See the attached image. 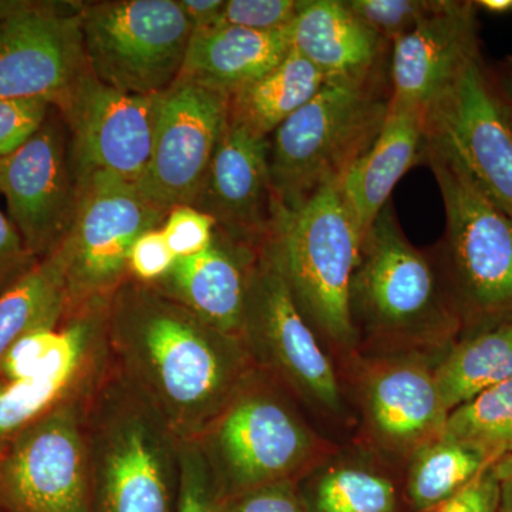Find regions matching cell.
<instances>
[{
	"mask_svg": "<svg viewBox=\"0 0 512 512\" xmlns=\"http://www.w3.org/2000/svg\"><path fill=\"white\" fill-rule=\"evenodd\" d=\"M437 0H345L356 18L386 40L406 35L424 16L429 15Z\"/></svg>",
	"mask_w": 512,
	"mask_h": 512,
	"instance_id": "4dcf8cb0",
	"label": "cell"
},
{
	"mask_svg": "<svg viewBox=\"0 0 512 512\" xmlns=\"http://www.w3.org/2000/svg\"><path fill=\"white\" fill-rule=\"evenodd\" d=\"M168 212L137 185L109 174L79 178V202L69 234L57 249L64 266L69 313L109 305L127 279L128 256L143 232L161 228Z\"/></svg>",
	"mask_w": 512,
	"mask_h": 512,
	"instance_id": "ba28073f",
	"label": "cell"
},
{
	"mask_svg": "<svg viewBox=\"0 0 512 512\" xmlns=\"http://www.w3.org/2000/svg\"><path fill=\"white\" fill-rule=\"evenodd\" d=\"M476 6L478 9L497 13V15L512 13V0H480V2H476Z\"/></svg>",
	"mask_w": 512,
	"mask_h": 512,
	"instance_id": "b9f144b4",
	"label": "cell"
},
{
	"mask_svg": "<svg viewBox=\"0 0 512 512\" xmlns=\"http://www.w3.org/2000/svg\"><path fill=\"white\" fill-rule=\"evenodd\" d=\"M158 96H137L101 83L90 69L56 104L70 138L77 180L109 174L138 185L153 153Z\"/></svg>",
	"mask_w": 512,
	"mask_h": 512,
	"instance_id": "7c38bea8",
	"label": "cell"
},
{
	"mask_svg": "<svg viewBox=\"0 0 512 512\" xmlns=\"http://www.w3.org/2000/svg\"><path fill=\"white\" fill-rule=\"evenodd\" d=\"M94 387L43 414L3 448L0 503L10 512H93L86 416Z\"/></svg>",
	"mask_w": 512,
	"mask_h": 512,
	"instance_id": "9c48e42d",
	"label": "cell"
},
{
	"mask_svg": "<svg viewBox=\"0 0 512 512\" xmlns=\"http://www.w3.org/2000/svg\"><path fill=\"white\" fill-rule=\"evenodd\" d=\"M303 0H228L214 28L228 26L254 32H282L292 25Z\"/></svg>",
	"mask_w": 512,
	"mask_h": 512,
	"instance_id": "1f68e13d",
	"label": "cell"
},
{
	"mask_svg": "<svg viewBox=\"0 0 512 512\" xmlns=\"http://www.w3.org/2000/svg\"><path fill=\"white\" fill-rule=\"evenodd\" d=\"M0 197L30 254L37 261L55 254L79 202L69 131L55 106L19 150L0 160Z\"/></svg>",
	"mask_w": 512,
	"mask_h": 512,
	"instance_id": "4fadbf2b",
	"label": "cell"
},
{
	"mask_svg": "<svg viewBox=\"0 0 512 512\" xmlns=\"http://www.w3.org/2000/svg\"><path fill=\"white\" fill-rule=\"evenodd\" d=\"M289 28L282 32L217 26L192 33L180 77L232 93L255 82L291 52Z\"/></svg>",
	"mask_w": 512,
	"mask_h": 512,
	"instance_id": "cb8c5ba5",
	"label": "cell"
},
{
	"mask_svg": "<svg viewBox=\"0 0 512 512\" xmlns=\"http://www.w3.org/2000/svg\"><path fill=\"white\" fill-rule=\"evenodd\" d=\"M424 148V114L389 104V113L375 143L346 171L339 183L340 192L363 235L386 207L400 178L413 165L423 163Z\"/></svg>",
	"mask_w": 512,
	"mask_h": 512,
	"instance_id": "603a6c76",
	"label": "cell"
},
{
	"mask_svg": "<svg viewBox=\"0 0 512 512\" xmlns=\"http://www.w3.org/2000/svg\"><path fill=\"white\" fill-rule=\"evenodd\" d=\"M177 2L191 25L192 33L214 28L225 3L224 0H177Z\"/></svg>",
	"mask_w": 512,
	"mask_h": 512,
	"instance_id": "60d3db41",
	"label": "cell"
},
{
	"mask_svg": "<svg viewBox=\"0 0 512 512\" xmlns=\"http://www.w3.org/2000/svg\"><path fill=\"white\" fill-rule=\"evenodd\" d=\"M423 163L443 197L446 284L461 325L473 330L512 319V218L453 158L427 143Z\"/></svg>",
	"mask_w": 512,
	"mask_h": 512,
	"instance_id": "5b68a950",
	"label": "cell"
},
{
	"mask_svg": "<svg viewBox=\"0 0 512 512\" xmlns=\"http://www.w3.org/2000/svg\"><path fill=\"white\" fill-rule=\"evenodd\" d=\"M106 340L116 372L181 444L200 440L248 384L244 342L136 279L111 296Z\"/></svg>",
	"mask_w": 512,
	"mask_h": 512,
	"instance_id": "6da1fadb",
	"label": "cell"
},
{
	"mask_svg": "<svg viewBox=\"0 0 512 512\" xmlns=\"http://www.w3.org/2000/svg\"><path fill=\"white\" fill-rule=\"evenodd\" d=\"M80 8L0 3V100L56 106L89 70Z\"/></svg>",
	"mask_w": 512,
	"mask_h": 512,
	"instance_id": "2e32d148",
	"label": "cell"
},
{
	"mask_svg": "<svg viewBox=\"0 0 512 512\" xmlns=\"http://www.w3.org/2000/svg\"><path fill=\"white\" fill-rule=\"evenodd\" d=\"M194 443L220 498L289 480L313 447L311 434L281 400L248 384Z\"/></svg>",
	"mask_w": 512,
	"mask_h": 512,
	"instance_id": "30bf717a",
	"label": "cell"
},
{
	"mask_svg": "<svg viewBox=\"0 0 512 512\" xmlns=\"http://www.w3.org/2000/svg\"><path fill=\"white\" fill-rule=\"evenodd\" d=\"M476 2L437 0L429 15L394 40L390 106L426 114L477 55Z\"/></svg>",
	"mask_w": 512,
	"mask_h": 512,
	"instance_id": "ac0fdd59",
	"label": "cell"
},
{
	"mask_svg": "<svg viewBox=\"0 0 512 512\" xmlns=\"http://www.w3.org/2000/svg\"><path fill=\"white\" fill-rule=\"evenodd\" d=\"M440 436L478 451L501 483L512 481V380L451 410Z\"/></svg>",
	"mask_w": 512,
	"mask_h": 512,
	"instance_id": "83f0119b",
	"label": "cell"
},
{
	"mask_svg": "<svg viewBox=\"0 0 512 512\" xmlns=\"http://www.w3.org/2000/svg\"><path fill=\"white\" fill-rule=\"evenodd\" d=\"M160 229L175 258H187L210 247L217 222L192 205H177L168 211Z\"/></svg>",
	"mask_w": 512,
	"mask_h": 512,
	"instance_id": "e575fe53",
	"label": "cell"
},
{
	"mask_svg": "<svg viewBox=\"0 0 512 512\" xmlns=\"http://www.w3.org/2000/svg\"><path fill=\"white\" fill-rule=\"evenodd\" d=\"M107 306L70 312L45 367L29 379L0 382V453L30 423L100 382L109 360Z\"/></svg>",
	"mask_w": 512,
	"mask_h": 512,
	"instance_id": "d6986e66",
	"label": "cell"
},
{
	"mask_svg": "<svg viewBox=\"0 0 512 512\" xmlns=\"http://www.w3.org/2000/svg\"><path fill=\"white\" fill-rule=\"evenodd\" d=\"M365 403L376 436L399 451H417L436 440L448 416L434 370L410 357L370 370Z\"/></svg>",
	"mask_w": 512,
	"mask_h": 512,
	"instance_id": "44dd1931",
	"label": "cell"
},
{
	"mask_svg": "<svg viewBox=\"0 0 512 512\" xmlns=\"http://www.w3.org/2000/svg\"><path fill=\"white\" fill-rule=\"evenodd\" d=\"M448 413L478 393L512 380V319L467 330L434 369Z\"/></svg>",
	"mask_w": 512,
	"mask_h": 512,
	"instance_id": "d4e9b609",
	"label": "cell"
},
{
	"mask_svg": "<svg viewBox=\"0 0 512 512\" xmlns=\"http://www.w3.org/2000/svg\"><path fill=\"white\" fill-rule=\"evenodd\" d=\"M396 494L387 478L360 468H336L320 478L311 512H393Z\"/></svg>",
	"mask_w": 512,
	"mask_h": 512,
	"instance_id": "f546056e",
	"label": "cell"
},
{
	"mask_svg": "<svg viewBox=\"0 0 512 512\" xmlns=\"http://www.w3.org/2000/svg\"><path fill=\"white\" fill-rule=\"evenodd\" d=\"M258 248L215 232L210 247L178 258L157 284L211 328L244 342L249 279ZM245 343V342H244Z\"/></svg>",
	"mask_w": 512,
	"mask_h": 512,
	"instance_id": "ffe728a7",
	"label": "cell"
},
{
	"mask_svg": "<svg viewBox=\"0 0 512 512\" xmlns=\"http://www.w3.org/2000/svg\"><path fill=\"white\" fill-rule=\"evenodd\" d=\"M93 512H173L181 443L150 404L106 369L87 406Z\"/></svg>",
	"mask_w": 512,
	"mask_h": 512,
	"instance_id": "7a4b0ae2",
	"label": "cell"
},
{
	"mask_svg": "<svg viewBox=\"0 0 512 512\" xmlns=\"http://www.w3.org/2000/svg\"><path fill=\"white\" fill-rule=\"evenodd\" d=\"M339 183L325 185L293 210L278 211L262 247L309 325L349 348L356 339L350 295L363 234Z\"/></svg>",
	"mask_w": 512,
	"mask_h": 512,
	"instance_id": "3957f363",
	"label": "cell"
},
{
	"mask_svg": "<svg viewBox=\"0 0 512 512\" xmlns=\"http://www.w3.org/2000/svg\"><path fill=\"white\" fill-rule=\"evenodd\" d=\"M218 498L220 494L200 446L181 444L180 487L175 512H215Z\"/></svg>",
	"mask_w": 512,
	"mask_h": 512,
	"instance_id": "d6a6232c",
	"label": "cell"
},
{
	"mask_svg": "<svg viewBox=\"0 0 512 512\" xmlns=\"http://www.w3.org/2000/svg\"><path fill=\"white\" fill-rule=\"evenodd\" d=\"M353 322L384 339L446 342L463 328L446 281L404 237L387 202L363 235L350 295Z\"/></svg>",
	"mask_w": 512,
	"mask_h": 512,
	"instance_id": "8992f818",
	"label": "cell"
},
{
	"mask_svg": "<svg viewBox=\"0 0 512 512\" xmlns=\"http://www.w3.org/2000/svg\"><path fill=\"white\" fill-rule=\"evenodd\" d=\"M67 313L64 266L56 251L0 293V363L26 333L56 328Z\"/></svg>",
	"mask_w": 512,
	"mask_h": 512,
	"instance_id": "4316f807",
	"label": "cell"
},
{
	"mask_svg": "<svg viewBox=\"0 0 512 512\" xmlns=\"http://www.w3.org/2000/svg\"><path fill=\"white\" fill-rule=\"evenodd\" d=\"M289 36L292 49L312 63L326 83L386 77V40L356 18L345 0H303Z\"/></svg>",
	"mask_w": 512,
	"mask_h": 512,
	"instance_id": "7402d4cb",
	"label": "cell"
},
{
	"mask_svg": "<svg viewBox=\"0 0 512 512\" xmlns=\"http://www.w3.org/2000/svg\"><path fill=\"white\" fill-rule=\"evenodd\" d=\"M426 143L512 218V106L477 55L424 114Z\"/></svg>",
	"mask_w": 512,
	"mask_h": 512,
	"instance_id": "8fae6325",
	"label": "cell"
},
{
	"mask_svg": "<svg viewBox=\"0 0 512 512\" xmlns=\"http://www.w3.org/2000/svg\"><path fill=\"white\" fill-rule=\"evenodd\" d=\"M80 20L87 66L101 83L157 96L177 82L192 36L177 0L87 3Z\"/></svg>",
	"mask_w": 512,
	"mask_h": 512,
	"instance_id": "52a82bcc",
	"label": "cell"
},
{
	"mask_svg": "<svg viewBox=\"0 0 512 512\" xmlns=\"http://www.w3.org/2000/svg\"><path fill=\"white\" fill-rule=\"evenodd\" d=\"M322 73L296 50L255 82L229 96V119L259 136L272 133L325 86Z\"/></svg>",
	"mask_w": 512,
	"mask_h": 512,
	"instance_id": "484cf974",
	"label": "cell"
},
{
	"mask_svg": "<svg viewBox=\"0 0 512 512\" xmlns=\"http://www.w3.org/2000/svg\"><path fill=\"white\" fill-rule=\"evenodd\" d=\"M508 94H510V97L512 99V77L510 83H508Z\"/></svg>",
	"mask_w": 512,
	"mask_h": 512,
	"instance_id": "ee69618b",
	"label": "cell"
},
{
	"mask_svg": "<svg viewBox=\"0 0 512 512\" xmlns=\"http://www.w3.org/2000/svg\"><path fill=\"white\" fill-rule=\"evenodd\" d=\"M9 215L0 208V293L37 264Z\"/></svg>",
	"mask_w": 512,
	"mask_h": 512,
	"instance_id": "ab89813d",
	"label": "cell"
},
{
	"mask_svg": "<svg viewBox=\"0 0 512 512\" xmlns=\"http://www.w3.org/2000/svg\"><path fill=\"white\" fill-rule=\"evenodd\" d=\"M229 96L192 80L158 96L153 153L137 185L151 204L168 212L191 205L228 121Z\"/></svg>",
	"mask_w": 512,
	"mask_h": 512,
	"instance_id": "9a60e30c",
	"label": "cell"
},
{
	"mask_svg": "<svg viewBox=\"0 0 512 512\" xmlns=\"http://www.w3.org/2000/svg\"><path fill=\"white\" fill-rule=\"evenodd\" d=\"M501 512H512V481L503 483V500H501Z\"/></svg>",
	"mask_w": 512,
	"mask_h": 512,
	"instance_id": "7bdbcfd3",
	"label": "cell"
},
{
	"mask_svg": "<svg viewBox=\"0 0 512 512\" xmlns=\"http://www.w3.org/2000/svg\"><path fill=\"white\" fill-rule=\"evenodd\" d=\"M215 512H302V508L292 481L282 480L218 498Z\"/></svg>",
	"mask_w": 512,
	"mask_h": 512,
	"instance_id": "8d00e7d4",
	"label": "cell"
},
{
	"mask_svg": "<svg viewBox=\"0 0 512 512\" xmlns=\"http://www.w3.org/2000/svg\"><path fill=\"white\" fill-rule=\"evenodd\" d=\"M177 261L160 228L143 232L128 256L130 278L143 284H157Z\"/></svg>",
	"mask_w": 512,
	"mask_h": 512,
	"instance_id": "74e56055",
	"label": "cell"
},
{
	"mask_svg": "<svg viewBox=\"0 0 512 512\" xmlns=\"http://www.w3.org/2000/svg\"><path fill=\"white\" fill-rule=\"evenodd\" d=\"M244 342L249 355L278 372L306 399L338 412L342 402L332 362L262 245L249 279Z\"/></svg>",
	"mask_w": 512,
	"mask_h": 512,
	"instance_id": "5bb4252c",
	"label": "cell"
},
{
	"mask_svg": "<svg viewBox=\"0 0 512 512\" xmlns=\"http://www.w3.org/2000/svg\"><path fill=\"white\" fill-rule=\"evenodd\" d=\"M386 77L325 83L311 101L269 137V171L278 211L299 207L342 180L375 143L389 113Z\"/></svg>",
	"mask_w": 512,
	"mask_h": 512,
	"instance_id": "277c9868",
	"label": "cell"
},
{
	"mask_svg": "<svg viewBox=\"0 0 512 512\" xmlns=\"http://www.w3.org/2000/svg\"><path fill=\"white\" fill-rule=\"evenodd\" d=\"M487 461L473 448L437 437L414 453L409 476L410 500L417 511L429 512L466 487Z\"/></svg>",
	"mask_w": 512,
	"mask_h": 512,
	"instance_id": "f1b7e54d",
	"label": "cell"
},
{
	"mask_svg": "<svg viewBox=\"0 0 512 512\" xmlns=\"http://www.w3.org/2000/svg\"><path fill=\"white\" fill-rule=\"evenodd\" d=\"M63 339V325L39 328L22 336L0 363V382H19L45 367Z\"/></svg>",
	"mask_w": 512,
	"mask_h": 512,
	"instance_id": "836d02e7",
	"label": "cell"
},
{
	"mask_svg": "<svg viewBox=\"0 0 512 512\" xmlns=\"http://www.w3.org/2000/svg\"><path fill=\"white\" fill-rule=\"evenodd\" d=\"M503 483L487 466L473 480L429 512H501Z\"/></svg>",
	"mask_w": 512,
	"mask_h": 512,
	"instance_id": "f35d334b",
	"label": "cell"
},
{
	"mask_svg": "<svg viewBox=\"0 0 512 512\" xmlns=\"http://www.w3.org/2000/svg\"><path fill=\"white\" fill-rule=\"evenodd\" d=\"M52 107L45 100H0V160L19 150L42 127Z\"/></svg>",
	"mask_w": 512,
	"mask_h": 512,
	"instance_id": "d590c367",
	"label": "cell"
},
{
	"mask_svg": "<svg viewBox=\"0 0 512 512\" xmlns=\"http://www.w3.org/2000/svg\"><path fill=\"white\" fill-rule=\"evenodd\" d=\"M192 207L211 215L235 241L264 244L278 205L269 171V137L229 119Z\"/></svg>",
	"mask_w": 512,
	"mask_h": 512,
	"instance_id": "e0dca14e",
	"label": "cell"
}]
</instances>
